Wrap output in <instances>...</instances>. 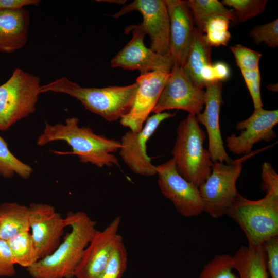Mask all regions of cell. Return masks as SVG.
<instances>
[{
    "instance_id": "1",
    "label": "cell",
    "mask_w": 278,
    "mask_h": 278,
    "mask_svg": "<svg viewBox=\"0 0 278 278\" xmlns=\"http://www.w3.org/2000/svg\"><path fill=\"white\" fill-rule=\"evenodd\" d=\"M65 124L50 125L45 123L43 133L37 144L44 146L56 141L65 142L82 163H91L99 168L119 167L117 158L113 154L121 147L120 141L95 133L89 127H79V119L67 118Z\"/></svg>"
},
{
    "instance_id": "2",
    "label": "cell",
    "mask_w": 278,
    "mask_h": 278,
    "mask_svg": "<svg viewBox=\"0 0 278 278\" xmlns=\"http://www.w3.org/2000/svg\"><path fill=\"white\" fill-rule=\"evenodd\" d=\"M71 230L50 255L26 268L32 278H73L84 251L96 231V221L84 212H72Z\"/></svg>"
},
{
    "instance_id": "3",
    "label": "cell",
    "mask_w": 278,
    "mask_h": 278,
    "mask_svg": "<svg viewBox=\"0 0 278 278\" xmlns=\"http://www.w3.org/2000/svg\"><path fill=\"white\" fill-rule=\"evenodd\" d=\"M137 88L136 82L123 86L84 88L62 77L41 85L40 92L68 95L79 100L89 111L113 122L120 120L129 112Z\"/></svg>"
},
{
    "instance_id": "4",
    "label": "cell",
    "mask_w": 278,
    "mask_h": 278,
    "mask_svg": "<svg viewBox=\"0 0 278 278\" xmlns=\"http://www.w3.org/2000/svg\"><path fill=\"white\" fill-rule=\"evenodd\" d=\"M205 139L196 116L188 114L177 127L172 151L178 172L198 188L210 176L214 163L203 146Z\"/></svg>"
},
{
    "instance_id": "5",
    "label": "cell",
    "mask_w": 278,
    "mask_h": 278,
    "mask_svg": "<svg viewBox=\"0 0 278 278\" xmlns=\"http://www.w3.org/2000/svg\"><path fill=\"white\" fill-rule=\"evenodd\" d=\"M226 215L240 227L249 246L262 245L278 235V194L266 193L257 200L248 199L240 194Z\"/></svg>"
},
{
    "instance_id": "6",
    "label": "cell",
    "mask_w": 278,
    "mask_h": 278,
    "mask_svg": "<svg viewBox=\"0 0 278 278\" xmlns=\"http://www.w3.org/2000/svg\"><path fill=\"white\" fill-rule=\"evenodd\" d=\"M40 78L17 68L0 85V131L8 130L35 112L41 93Z\"/></svg>"
},
{
    "instance_id": "7",
    "label": "cell",
    "mask_w": 278,
    "mask_h": 278,
    "mask_svg": "<svg viewBox=\"0 0 278 278\" xmlns=\"http://www.w3.org/2000/svg\"><path fill=\"white\" fill-rule=\"evenodd\" d=\"M260 151H252L230 164L213 163L210 176L199 187L204 212L215 219L226 215L240 195L236 183L242 170V163Z\"/></svg>"
},
{
    "instance_id": "8",
    "label": "cell",
    "mask_w": 278,
    "mask_h": 278,
    "mask_svg": "<svg viewBox=\"0 0 278 278\" xmlns=\"http://www.w3.org/2000/svg\"><path fill=\"white\" fill-rule=\"evenodd\" d=\"M156 170L161 193L172 203L179 214L189 218L204 212L199 188L179 174L173 158L156 166Z\"/></svg>"
},
{
    "instance_id": "9",
    "label": "cell",
    "mask_w": 278,
    "mask_h": 278,
    "mask_svg": "<svg viewBox=\"0 0 278 278\" xmlns=\"http://www.w3.org/2000/svg\"><path fill=\"white\" fill-rule=\"evenodd\" d=\"M131 31V39L112 58L111 67L138 70L140 75L154 71L170 72L174 65L172 59L170 56L157 54L145 46L144 40L146 33L141 24L126 27V33Z\"/></svg>"
},
{
    "instance_id": "10",
    "label": "cell",
    "mask_w": 278,
    "mask_h": 278,
    "mask_svg": "<svg viewBox=\"0 0 278 278\" xmlns=\"http://www.w3.org/2000/svg\"><path fill=\"white\" fill-rule=\"evenodd\" d=\"M204 103L205 91L194 84L181 66L174 65L152 113L178 109L197 116Z\"/></svg>"
},
{
    "instance_id": "11",
    "label": "cell",
    "mask_w": 278,
    "mask_h": 278,
    "mask_svg": "<svg viewBox=\"0 0 278 278\" xmlns=\"http://www.w3.org/2000/svg\"><path fill=\"white\" fill-rule=\"evenodd\" d=\"M133 11L139 12L143 17L140 24L150 37V48L170 56V23L165 0H135L111 16L118 19Z\"/></svg>"
},
{
    "instance_id": "12",
    "label": "cell",
    "mask_w": 278,
    "mask_h": 278,
    "mask_svg": "<svg viewBox=\"0 0 278 278\" xmlns=\"http://www.w3.org/2000/svg\"><path fill=\"white\" fill-rule=\"evenodd\" d=\"M175 115L168 112L154 114L148 118L141 131L129 130L123 135L119 155L133 172L146 177L157 175L156 166L147 153L146 144L161 123Z\"/></svg>"
},
{
    "instance_id": "13",
    "label": "cell",
    "mask_w": 278,
    "mask_h": 278,
    "mask_svg": "<svg viewBox=\"0 0 278 278\" xmlns=\"http://www.w3.org/2000/svg\"><path fill=\"white\" fill-rule=\"evenodd\" d=\"M29 225L40 259L51 254L60 245L64 229L70 226L72 212L63 218L48 204L31 203Z\"/></svg>"
},
{
    "instance_id": "14",
    "label": "cell",
    "mask_w": 278,
    "mask_h": 278,
    "mask_svg": "<svg viewBox=\"0 0 278 278\" xmlns=\"http://www.w3.org/2000/svg\"><path fill=\"white\" fill-rule=\"evenodd\" d=\"M278 123V110H268L263 107L254 109L248 118L238 122L236 129L241 132L238 136L233 134L226 139L228 150L236 155L248 154L255 144L268 142L276 137L273 130Z\"/></svg>"
},
{
    "instance_id": "15",
    "label": "cell",
    "mask_w": 278,
    "mask_h": 278,
    "mask_svg": "<svg viewBox=\"0 0 278 278\" xmlns=\"http://www.w3.org/2000/svg\"><path fill=\"white\" fill-rule=\"evenodd\" d=\"M170 72L154 71L137 77L136 82L138 88L132 106L129 112L119 120L123 126L135 132L142 129L159 100Z\"/></svg>"
},
{
    "instance_id": "16",
    "label": "cell",
    "mask_w": 278,
    "mask_h": 278,
    "mask_svg": "<svg viewBox=\"0 0 278 278\" xmlns=\"http://www.w3.org/2000/svg\"><path fill=\"white\" fill-rule=\"evenodd\" d=\"M121 223L119 216L115 217L102 231L95 232L84 251L74 273L76 278H100L119 237Z\"/></svg>"
},
{
    "instance_id": "17",
    "label": "cell",
    "mask_w": 278,
    "mask_h": 278,
    "mask_svg": "<svg viewBox=\"0 0 278 278\" xmlns=\"http://www.w3.org/2000/svg\"><path fill=\"white\" fill-rule=\"evenodd\" d=\"M205 88V108L202 112L196 116V118L206 129L208 151L212 162L230 164L233 160L225 149L219 124L220 107L222 103V83L215 81L207 84Z\"/></svg>"
},
{
    "instance_id": "18",
    "label": "cell",
    "mask_w": 278,
    "mask_h": 278,
    "mask_svg": "<svg viewBox=\"0 0 278 278\" xmlns=\"http://www.w3.org/2000/svg\"><path fill=\"white\" fill-rule=\"evenodd\" d=\"M170 23V57L180 65L194 31V19L186 1L165 0Z\"/></svg>"
},
{
    "instance_id": "19",
    "label": "cell",
    "mask_w": 278,
    "mask_h": 278,
    "mask_svg": "<svg viewBox=\"0 0 278 278\" xmlns=\"http://www.w3.org/2000/svg\"><path fill=\"white\" fill-rule=\"evenodd\" d=\"M30 24L28 10L0 9V52L10 53L26 44Z\"/></svg>"
},
{
    "instance_id": "20",
    "label": "cell",
    "mask_w": 278,
    "mask_h": 278,
    "mask_svg": "<svg viewBox=\"0 0 278 278\" xmlns=\"http://www.w3.org/2000/svg\"><path fill=\"white\" fill-rule=\"evenodd\" d=\"M211 46L203 32L194 27L192 36L180 66L194 85L203 89L205 85L201 78L202 69L211 64Z\"/></svg>"
},
{
    "instance_id": "21",
    "label": "cell",
    "mask_w": 278,
    "mask_h": 278,
    "mask_svg": "<svg viewBox=\"0 0 278 278\" xmlns=\"http://www.w3.org/2000/svg\"><path fill=\"white\" fill-rule=\"evenodd\" d=\"M233 260L238 278H269L262 245L241 246L233 256Z\"/></svg>"
},
{
    "instance_id": "22",
    "label": "cell",
    "mask_w": 278,
    "mask_h": 278,
    "mask_svg": "<svg viewBox=\"0 0 278 278\" xmlns=\"http://www.w3.org/2000/svg\"><path fill=\"white\" fill-rule=\"evenodd\" d=\"M29 206L15 202H4L0 205V239L7 240L11 236L29 232Z\"/></svg>"
},
{
    "instance_id": "23",
    "label": "cell",
    "mask_w": 278,
    "mask_h": 278,
    "mask_svg": "<svg viewBox=\"0 0 278 278\" xmlns=\"http://www.w3.org/2000/svg\"><path fill=\"white\" fill-rule=\"evenodd\" d=\"M187 5L191 11L196 28L203 33L206 22L211 19L222 16L235 22L233 10L217 0H189Z\"/></svg>"
},
{
    "instance_id": "24",
    "label": "cell",
    "mask_w": 278,
    "mask_h": 278,
    "mask_svg": "<svg viewBox=\"0 0 278 278\" xmlns=\"http://www.w3.org/2000/svg\"><path fill=\"white\" fill-rule=\"evenodd\" d=\"M7 241L15 264L27 268L40 259L36 247L29 232L14 235Z\"/></svg>"
},
{
    "instance_id": "25",
    "label": "cell",
    "mask_w": 278,
    "mask_h": 278,
    "mask_svg": "<svg viewBox=\"0 0 278 278\" xmlns=\"http://www.w3.org/2000/svg\"><path fill=\"white\" fill-rule=\"evenodd\" d=\"M33 169L23 163L8 148V144L0 135V175L4 178H11L14 174L26 180L31 175Z\"/></svg>"
},
{
    "instance_id": "26",
    "label": "cell",
    "mask_w": 278,
    "mask_h": 278,
    "mask_svg": "<svg viewBox=\"0 0 278 278\" xmlns=\"http://www.w3.org/2000/svg\"><path fill=\"white\" fill-rule=\"evenodd\" d=\"M233 269V256L218 254L204 265L198 278H238Z\"/></svg>"
},
{
    "instance_id": "27",
    "label": "cell",
    "mask_w": 278,
    "mask_h": 278,
    "mask_svg": "<svg viewBox=\"0 0 278 278\" xmlns=\"http://www.w3.org/2000/svg\"><path fill=\"white\" fill-rule=\"evenodd\" d=\"M230 22L229 19L222 16L213 18L206 22L203 32L211 47L227 45L231 39Z\"/></svg>"
},
{
    "instance_id": "28",
    "label": "cell",
    "mask_w": 278,
    "mask_h": 278,
    "mask_svg": "<svg viewBox=\"0 0 278 278\" xmlns=\"http://www.w3.org/2000/svg\"><path fill=\"white\" fill-rule=\"evenodd\" d=\"M225 6L233 8L235 23L244 22L262 13L265 10L267 0H223Z\"/></svg>"
},
{
    "instance_id": "29",
    "label": "cell",
    "mask_w": 278,
    "mask_h": 278,
    "mask_svg": "<svg viewBox=\"0 0 278 278\" xmlns=\"http://www.w3.org/2000/svg\"><path fill=\"white\" fill-rule=\"evenodd\" d=\"M127 251L120 236L100 278H121L127 269Z\"/></svg>"
},
{
    "instance_id": "30",
    "label": "cell",
    "mask_w": 278,
    "mask_h": 278,
    "mask_svg": "<svg viewBox=\"0 0 278 278\" xmlns=\"http://www.w3.org/2000/svg\"><path fill=\"white\" fill-rule=\"evenodd\" d=\"M250 37L257 44L263 43L269 47L276 48L278 46V19L255 26L250 33Z\"/></svg>"
},
{
    "instance_id": "31",
    "label": "cell",
    "mask_w": 278,
    "mask_h": 278,
    "mask_svg": "<svg viewBox=\"0 0 278 278\" xmlns=\"http://www.w3.org/2000/svg\"><path fill=\"white\" fill-rule=\"evenodd\" d=\"M237 65L241 70L253 71L259 69L262 54L243 45L238 44L231 46Z\"/></svg>"
},
{
    "instance_id": "32",
    "label": "cell",
    "mask_w": 278,
    "mask_h": 278,
    "mask_svg": "<svg viewBox=\"0 0 278 278\" xmlns=\"http://www.w3.org/2000/svg\"><path fill=\"white\" fill-rule=\"evenodd\" d=\"M241 72L252 98L254 109L263 107L259 69L253 71L241 70Z\"/></svg>"
},
{
    "instance_id": "33",
    "label": "cell",
    "mask_w": 278,
    "mask_h": 278,
    "mask_svg": "<svg viewBox=\"0 0 278 278\" xmlns=\"http://www.w3.org/2000/svg\"><path fill=\"white\" fill-rule=\"evenodd\" d=\"M262 246L269 275L271 278H278V235L269 238Z\"/></svg>"
},
{
    "instance_id": "34",
    "label": "cell",
    "mask_w": 278,
    "mask_h": 278,
    "mask_svg": "<svg viewBox=\"0 0 278 278\" xmlns=\"http://www.w3.org/2000/svg\"><path fill=\"white\" fill-rule=\"evenodd\" d=\"M15 265L7 240L0 239V277L14 276Z\"/></svg>"
},
{
    "instance_id": "35",
    "label": "cell",
    "mask_w": 278,
    "mask_h": 278,
    "mask_svg": "<svg viewBox=\"0 0 278 278\" xmlns=\"http://www.w3.org/2000/svg\"><path fill=\"white\" fill-rule=\"evenodd\" d=\"M261 189L266 193L278 194V175L271 164L264 162L262 167Z\"/></svg>"
},
{
    "instance_id": "36",
    "label": "cell",
    "mask_w": 278,
    "mask_h": 278,
    "mask_svg": "<svg viewBox=\"0 0 278 278\" xmlns=\"http://www.w3.org/2000/svg\"><path fill=\"white\" fill-rule=\"evenodd\" d=\"M39 0H0L1 10H19L29 5L38 6Z\"/></svg>"
},
{
    "instance_id": "37",
    "label": "cell",
    "mask_w": 278,
    "mask_h": 278,
    "mask_svg": "<svg viewBox=\"0 0 278 278\" xmlns=\"http://www.w3.org/2000/svg\"><path fill=\"white\" fill-rule=\"evenodd\" d=\"M212 65L217 81L222 82L228 79L230 76V67L223 62H217L212 64Z\"/></svg>"
},
{
    "instance_id": "38",
    "label": "cell",
    "mask_w": 278,
    "mask_h": 278,
    "mask_svg": "<svg viewBox=\"0 0 278 278\" xmlns=\"http://www.w3.org/2000/svg\"><path fill=\"white\" fill-rule=\"evenodd\" d=\"M97 2H106L110 3L117 4H124L126 3V0H107V1H97Z\"/></svg>"
}]
</instances>
